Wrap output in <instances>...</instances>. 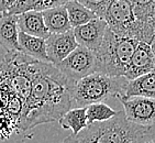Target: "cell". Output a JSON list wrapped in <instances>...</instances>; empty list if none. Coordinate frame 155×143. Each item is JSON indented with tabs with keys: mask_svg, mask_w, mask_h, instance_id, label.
Returning a JSON list of instances; mask_svg holds the SVG:
<instances>
[{
	"mask_svg": "<svg viewBox=\"0 0 155 143\" xmlns=\"http://www.w3.org/2000/svg\"><path fill=\"white\" fill-rule=\"evenodd\" d=\"M71 85L51 63L34 61L32 85L19 119L17 131L27 132L36 125L58 121L72 108Z\"/></svg>",
	"mask_w": 155,
	"mask_h": 143,
	"instance_id": "1",
	"label": "cell"
},
{
	"mask_svg": "<svg viewBox=\"0 0 155 143\" xmlns=\"http://www.w3.org/2000/svg\"><path fill=\"white\" fill-rule=\"evenodd\" d=\"M150 127H142L125 119L118 111L111 119L88 125L77 134H71L63 143H130Z\"/></svg>",
	"mask_w": 155,
	"mask_h": 143,
	"instance_id": "2",
	"label": "cell"
},
{
	"mask_svg": "<svg viewBox=\"0 0 155 143\" xmlns=\"http://www.w3.org/2000/svg\"><path fill=\"white\" fill-rule=\"evenodd\" d=\"M139 41L114 34L107 28L99 48L94 52L96 73L120 77L123 76Z\"/></svg>",
	"mask_w": 155,
	"mask_h": 143,
	"instance_id": "3",
	"label": "cell"
},
{
	"mask_svg": "<svg viewBox=\"0 0 155 143\" xmlns=\"http://www.w3.org/2000/svg\"><path fill=\"white\" fill-rule=\"evenodd\" d=\"M128 79L123 76L114 77L101 73H91L71 87L72 108L86 107L95 102H104L110 98L123 95Z\"/></svg>",
	"mask_w": 155,
	"mask_h": 143,
	"instance_id": "4",
	"label": "cell"
},
{
	"mask_svg": "<svg viewBox=\"0 0 155 143\" xmlns=\"http://www.w3.org/2000/svg\"><path fill=\"white\" fill-rule=\"evenodd\" d=\"M35 60L20 51L7 52L0 62V76L10 88L25 101L32 85V64Z\"/></svg>",
	"mask_w": 155,
	"mask_h": 143,
	"instance_id": "5",
	"label": "cell"
},
{
	"mask_svg": "<svg viewBox=\"0 0 155 143\" xmlns=\"http://www.w3.org/2000/svg\"><path fill=\"white\" fill-rule=\"evenodd\" d=\"M114 34L137 41V30L130 0H110L100 17Z\"/></svg>",
	"mask_w": 155,
	"mask_h": 143,
	"instance_id": "6",
	"label": "cell"
},
{
	"mask_svg": "<svg viewBox=\"0 0 155 143\" xmlns=\"http://www.w3.org/2000/svg\"><path fill=\"white\" fill-rule=\"evenodd\" d=\"M55 66L65 76L72 87L81 78L94 73L95 55L93 51L78 45L74 51Z\"/></svg>",
	"mask_w": 155,
	"mask_h": 143,
	"instance_id": "7",
	"label": "cell"
},
{
	"mask_svg": "<svg viewBox=\"0 0 155 143\" xmlns=\"http://www.w3.org/2000/svg\"><path fill=\"white\" fill-rule=\"evenodd\" d=\"M123 107L125 119L130 122L142 127H152L155 121V100L147 97H125L119 96Z\"/></svg>",
	"mask_w": 155,
	"mask_h": 143,
	"instance_id": "8",
	"label": "cell"
},
{
	"mask_svg": "<svg viewBox=\"0 0 155 143\" xmlns=\"http://www.w3.org/2000/svg\"><path fill=\"white\" fill-rule=\"evenodd\" d=\"M137 30V41L154 43L155 0H130Z\"/></svg>",
	"mask_w": 155,
	"mask_h": 143,
	"instance_id": "9",
	"label": "cell"
},
{
	"mask_svg": "<svg viewBox=\"0 0 155 143\" xmlns=\"http://www.w3.org/2000/svg\"><path fill=\"white\" fill-rule=\"evenodd\" d=\"M155 58L153 44L145 42H139L132 54L131 60L125 69L123 77L128 81L142 76L144 74L154 72Z\"/></svg>",
	"mask_w": 155,
	"mask_h": 143,
	"instance_id": "10",
	"label": "cell"
},
{
	"mask_svg": "<svg viewBox=\"0 0 155 143\" xmlns=\"http://www.w3.org/2000/svg\"><path fill=\"white\" fill-rule=\"evenodd\" d=\"M48 62L57 65L78 46L73 29L62 33H52L45 39Z\"/></svg>",
	"mask_w": 155,
	"mask_h": 143,
	"instance_id": "11",
	"label": "cell"
},
{
	"mask_svg": "<svg viewBox=\"0 0 155 143\" xmlns=\"http://www.w3.org/2000/svg\"><path fill=\"white\" fill-rule=\"evenodd\" d=\"M107 28V23L101 18L96 17L87 23L74 28L73 32L78 45L95 52L101 43Z\"/></svg>",
	"mask_w": 155,
	"mask_h": 143,
	"instance_id": "12",
	"label": "cell"
},
{
	"mask_svg": "<svg viewBox=\"0 0 155 143\" xmlns=\"http://www.w3.org/2000/svg\"><path fill=\"white\" fill-rule=\"evenodd\" d=\"M18 15L0 13V46L6 52L19 51Z\"/></svg>",
	"mask_w": 155,
	"mask_h": 143,
	"instance_id": "13",
	"label": "cell"
},
{
	"mask_svg": "<svg viewBox=\"0 0 155 143\" xmlns=\"http://www.w3.org/2000/svg\"><path fill=\"white\" fill-rule=\"evenodd\" d=\"M17 22H18V29L20 32L44 40L50 35L48 29L45 27L41 11L31 10V11L18 15Z\"/></svg>",
	"mask_w": 155,
	"mask_h": 143,
	"instance_id": "14",
	"label": "cell"
},
{
	"mask_svg": "<svg viewBox=\"0 0 155 143\" xmlns=\"http://www.w3.org/2000/svg\"><path fill=\"white\" fill-rule=\"evenodd\" d=\"M18 44L19 51L23 53L24 55L31 57L32 60L39 61V62L50 63L48 55H46V44H45L44 39L29 35L27 33L19 31Z\"/></svg>",
	"mask_w": 155,
	"mask_h": 143,
	"instance_id": "15",
	"label": "cell"
},
{
	"mask_svg": "<svg viewBox=\"0 0 155 143\" xmlns=\"http://www.w3.org/2000/svg\"><path fill=\"white\" fill-rule=\"evenodd\" d=\"M125 97H147L154 98L155 97V76L154 72L144 74L142 76L128 81L125 84L123 95Z\"/></svg>",
	"mask_w": 155,
	"mask_h": 143,
	"instance_id": "16",
	"label": "cell"
},
{
	"mask_svg": "<svg viewBox=\"0 0 155 143\" xmlns=\"http://www.w3.org/2000/svg\"><path fill=\"white\" fill-rule=\"evenodd\" d=\"M41 12L45 27L50 34L66 32L72 29L71 24H69L65 6L54 7L50 9H45Z\"/></svg>",
	"mask_w": 155,
	"mask_h": 143,
	"instance_id": "17",
	"label": "cell"
},
{
	"mask_svg": "<svg viewBox=\"0 0 155 143\" xmlns=\"http://www.w3.org/2000/svg\"><path fill=\"white\" fill-rule=\"evenodd\" d=\"M60 125L65 130H72V134H77L88 125L85 107H74L66 111L58 120Z\"/></svg>",
	"mask_w": 155,
	"mask_h": 143,
	"instance_id": "18",
	"label": "cell"
},
{
	"mask_svg": "<svg viewBox=\"0 0 155 143\" xmlns=\"http://www.w3.org/2000/svg\"><path fill=\"white\" fill-rule=\"evenodd\" d=\"M65 9L67 12V17H68L69 24L72 29L83 24L87 23L88 21L91 19L96 18L97 15L89 9H87L86 7H84L76 0H71L65 5Z\"/></svg>",
	"mask_w": 155,
	"mask_h": 143,
	"instance_id": "19",
	"label": "cell"
},
{
	"mask_svg": "<svg viewBox=\"0 0 155 143\" xmlns=\"http://www.w3.org/2000/svg\"><path fill=\"white\" fill-rule=\"evenodd\" d=\"M86 109L87 123L91 125L94 122H101L111 119L117 115L118 111L108 106L106 102H95L85 107Z\"/></svg>",
	"mask_w": 155,
	"mask_h": 143,
	"instance_id": "20",
	"label": "cell"
},
{
	"mask_svg": "<svg viewBox=\"0 0 155 143\" xmlns=\"http://www.w3.org/2000/svg\"><path fill=\"white\" fill-rule=\"evenodd\" d=\"M15 130L17 131V122L9 115L0 111V140L8 139Z\"/></svg>",
	"mask_w": 155,
	"mask_h": 143,
	"instance_id": "21",
	"label": "cell"
},
{
	"mask_svg": "<svg viewBox=\"0 0 155 143\" xmlns=\"http://www.w3.org/2000/svg\"><path fill=\"white\" fill-rule=\"evenodd\" d=\"M39 1L40 0H17V1L13 3V6H12L7 12H5V13L18 15H21V13H23V12L35 10Z\"/></svg>",
	"mask_w": 155,
	"mask_h": 143,
	"instance_id": "22",
	"label": "cell"
},
{
	"mask_svg": "<svg viewBox=\"0 0 155 143\" xmlns=\"http://www.w3.org/2000/svg\"><path fill=\"white\" fill-rule=\"evenodd\" d=\"M76 1L86 7L90 11H93L97 17L100 18L110 0H76Z\"/></svg>",
	"mask_w": 155,
	"mask_h": 143,
	"instance_id": "23",
	"label": "cell"
},
{
	"mask_svg": "<svg viewBox=\"0 0 155 143\" xmlns=\"http://www.w3.org/2000/svg\"><path fill=\"white\" fill-rule=\"evenodd\" d=\"M155 129L154 125L150 127L147 130L139 134L137 138H134L130 143H155Z\"/></svg>",
	"mask_w": 155,
	"mask_h": 143,
	"instance_id": "24",
	"label": "cell"
},
{
	"mask_svg": "<svg viewBox=\"0 0 155 143\" xmlns=\"http://www.w3.org/2000/svg\"><path fill=\"white\" fill-rule=\"evenodd\" d=\"M68 1H71V0H40L35 10L36 11H43L45 9H50V8H54V7L65 6Z\"/></svg>",
	"mask_w": 155,
	"mask_h": 143,
	"instance_id": "25",
	"label": "cell"
},
{
	"mask_svg": "<svg viewBox=\"0 0 155 143\" xmlns=\"http://www.w3.org/2000/svg\"><path fill=\"white\" fill-rule=\"evenodd\" d=\"M17 0H0V13H5L13 6Z\"/></svg>",
	"mask_w": 155,
	"mask_h": 143,
	"instance_id": "26",
	"label": "cell"
}]
</instances>
